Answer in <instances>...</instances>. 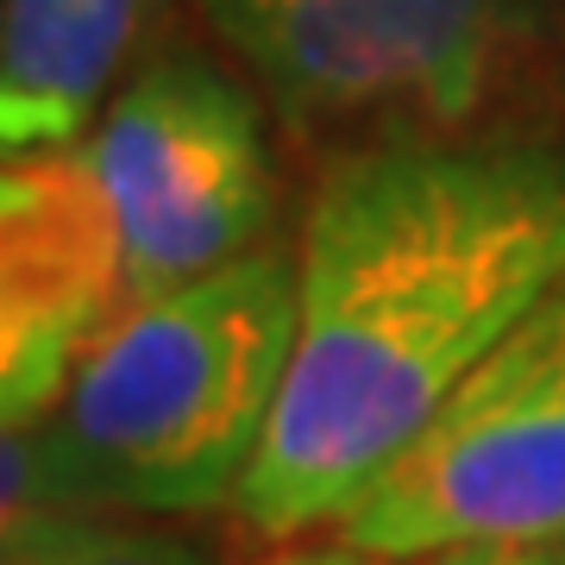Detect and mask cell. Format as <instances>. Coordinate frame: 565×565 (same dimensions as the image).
<instances>
[{
  "instance_id": "cell-1",
  "label": "cell",
  "mask_w": 565,
  "mask_h": 565,
  "mask_svg": "<svg viewBox=\"0 0 565 565\" xmlns=\"http://www.w3.org/2000/svg\"><path fill=\"white\" fill-rule=\"evenodd\" d=\"M559 277L565 145L415 132L327 163L296 239V359L233 515L264 541L340 522Z\"/></svg>"
},
{
  "instance_id": "cell-2",
  "label": "cell",
  "mask_w": 565,
  "mask_h": 565,
  "mask_svg": "<svg viewBox=\"0 0 565 565\" xmlns=\"http://www.w3.org/2000/svg\"><path fill=\"white\" fill-rule=\"evenodd\" d=\"M296 359V252L252 245L107 327L39 427L7 434V509L202 515L239 497Z\"/></svg>"
},
{
  "instance_id": "cell-3",
  "label": "cell",
  "mask_w": 565,
  "mask_h": 565,
  "mask_svg": "<svg viewBox=\"0 0 565 565\" xmlns=\"http://www.w3.org/2000/svg\"><path fill=\"white\" fill-rule=\"evenodd\" d=\"M333 527L377 559L565 541V277Z\"/></svg>"
},
{
  "instance_id": "cell-4",
  "label": "cell",
  "mask_w": 565,
  "mask_h": 565,
  "mask_svg": "<svg viewBox=\"0 0 565 565\" xmlns=\"http://www.w3.org/2000/svg\"><path fill=\"white\" fill-rule=\"evenodd\" d=\"M207 25L296 126L452 132L522 39V0H202Z\"/></svg>"
},
{
  "instance_id": "cell-5",
  "label": "cell",
  "mask_w": 565,
  "mask_h": 565,
  "mask_svg": "<svg viewBox=\"0 0 565 565\" xmlns=\"http://www.w3.org/2000/svg\"><path fill=\"white\" fill-rule=\"evenodd\" d=\"M82 151L120 226L132 308L264 245L270 158L258 102L202 51H158L82 132Z\"/></svg>"
},
{
  "instance_id": "cell-6",
  "label": "cell",
  "mask_w": 565,
  "mask_h": 565,
  "mask_svg": "<svg viewBox=\"0 0 565 565\" xmlns=\"http://www.w3.org/2000/svg\"><path fill=\"white\" fill-rule=\"evenodd\" d=\"M126 245L88 151L51 145L0 177V408L7 434L63 403L76 364L120 321Z\"/></svg>"
},
{
  "instance_id": "cell-7",
  "label": "cell",
  "mask_w": 565,
  "mask_h": 565,
  "mask_svg": "<svg viewBox=\"0 0 565 565\" xmlns=\"http://www.w3.org/2000/svg\"><path fill=\"white\" fill-rule=\"evenodd\" d=\"M158 0H7L0 32V145L7 158L76 145L145 39Z\"/></svg>"
},
{
  "instance_id": "cell-8",
  "label": "cell",
  "mask_w": 565,
  "mask_h": 565,
  "mask_svg": "<svg viewBox=\"0 0 565 565\" xmlns=\"http://www.w3.org/2000/svg\"><path fill=\"white\" fill-rule=\"evenodd\" d=\"M0 565H207V553L107 509H7Z\"/></svg>"
},
{
  "instance_id": "cell-9",
  "label": "cell",
  "mask_w": 565,
  "mask_h": 565,
  "mask_svg": "<svg viewBox=\"0 0 565 565\" xmlns=\"http://www.w3.org/2000/svg\"><path fill=\"white\" fill-rule=\"evenodd\" d=\"M403 565H565V541H478V546H446L427 559Z\"/></svg>"
},
{
  "instance_id": "cell-10",
  "label": "cell",
  "mask_w": 565,
  "mask_h": 565,
  "mask_svg": "<svg viewBox=\"0 0 565 565\" xmlns=\"http://www.w3.org/2000/svg\"><path fill=\"white\" fill-rule=\"evenodd\" d=\"M264 565H403V559H377V553H359L345 541H302V546H282Z\"/></svg>"
}]
</instances>
